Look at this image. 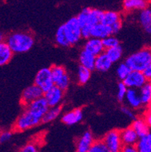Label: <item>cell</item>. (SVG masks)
<instances>
[{
	"instance_id": "41",
	"label": "cell",
	"mask_w": 151,
	"mask_h": 152,
	"mask_svg": "<svg viewBox=\"0 0 151 152\" xmlns=\"http://www.w3.org/2000/svg\"><path fill=\"white\" fill-rule=\"evenodd\" d=\"M144 119L145 120V121L149 124L150 126L151 125V113H150V110H148V111L146 112L145 116H144Z\"/></svg>"
},
{
	"instance_id": "14",
	"label": "cell",
	"mask_w": 151,
	"mask_h": 152,
	"mask_svg": "<svg viewBox=\"0 0 151 152\" xmlns=\"http://www.w3.org/2000/svg\"><path fill=\"white\" fill-rule=\"evenodd\" d=\"M92 133L87 131L83 133L77 143V152H87L94 142Z\"/></svg>"
},
{
	"instance_id": "2",
	"label": "cell",
	"mask_w": 151,
	"mask_h": 152,
	"mask_svg": "<svg viewBox=\"0 0 151 152\" xmlns=\"http://www.w3.org/2000/svg\"><path fill=\"white\" fill-rule=\"evenodd\" d=\"M131 70L143 71V69L151 64L150 49L145 47L131 54L125 62Z\"/></svg>"
},
{
	"instance_id": "20",
	"label": "cell",
	"mask_w": 151,
	"mask_h": 152,
	"mask_svg": "<svg viewBox=\"0 0 151 152\" xmlns=\"http://www.w3.org/2000/svg\"><path fill=\"white\" fill-rule=\"evenodd\" d=\"M112 64H113V63L111 62V60L107 56L105 52H103L96 56L95 68L94 69L100 72H107L110 69Z\"/></svg>"
},
{
	"instance_id": "3",
	"label": "cell",
	"mask_w": 151,
	"mask_h": 152,
	"mask_svg": "<svg viewBox=\"0 0 151 152\" xmlns=\"http://www.w3.org/2000/svg\"><path fill=\"white\" fill-rule=\"evenodd\" d=\"M42 116L38 113L26 107L25 110L20 114L15 124V130L17 131H24L39 125L42 122Z\"/></svg>"
},
{
	"instance_id": "25",
	"label": "cell",
	"mask_w": 151,
	"mask_h": 152,
	"mask_svg": "<svg viewBox=\"0 0 151 152\" xmlns=\"http://www.w3.org/2000/svg\"><path fill=\"white\" fill-rule=\"evenodd\" d=\"M139 21L142 27L147 33H151V10L148 7L140 10Z\"/></svg>"
},
{
	"instance_id": "12",
	"label": "cell",
	"mask_w": 151,
	"mask_h": 152,
	"mask_svg": "<svg viewBox=\"0 0 151 152\" xmlns=\"http://www.w3.org/2000/svg\"><path fill=\"white\" fill-rule=\"evenodd\" d=\"M43 94H44V92L35 83L33 85L29 86L23 91V94H22V104L23 106H26L27 104L33 102V100L43 96Z\"/></svg>"
},
{
	"instance_id": "35",
	"label": "cell",
	"mask_w": 151,
	"mask_h": 152,
	"mask_svg": "<svg viewBox=\"0 0 151 152\" xmlns=\"http://www.w3.org/2000/svg\"><path fill=\"white\" fill-rule=\"evenodd\" d=\"M127 90H128V87H126L123 82L119 83L118 87H117V99L119 101H123L124 100Z\"/></svg>"
},
{
	"instance_id": "5",
	"label": "cell",
	"mask_w": 151,
	"mask_h": 152,
	"mask_svg": "<svg viewBox=\"0 0 151 152\" xmlns=\"http://www.w3.org/2000/svg\"><path fill=\"white\" fill-rule=\"evenodd\" d=\"M63 26L69 45L74 46L77 44L82 39V35L81 27L79 24L77 17L69 19L66 23L63 24Z\"/></svg>"
},
{
	"instance_id": "28",
	"label": "cell",
	"mask_w": 151,
	"mask_h": 152,
	"mask_svg": "<svg viewBox=\"0 0 151 152\" xmlns=\"http://www.w3.org/2000/svg\"><path fill=\"white\" fill-rule=\"evenodd\" d=\"M62 108L60 106L50 107L48 110H46L45 114L42 118V122L43 123H50L53 121L61 114Z\"/></svg>"
},
{
	"instance_id": "39",
	"label": "cell",
	"mask_w": 151,
	"mask_h": 152,
	"mask_svg": "<svg viewBox=\"0 0 151 152\" xmlns=\"http://www.w3.org/2000/svg\"><path fill=\"white\" fill-rule=\"evenodd\" d=\"M120 152H137L136 145H123Z\"/></svg>"
},
{
	"instance_id": "37",
	"label": "cell",
	"mask_w": 151,
	"mask_h": 152,
	"mask_svg": "<svg viewBox=\"0 0 151 152\" xmlns=\"http://www.w3.org/2000/svg\"><path fill=\"white\" fill-rule=\"evenodd\" d=\"M121 111H122V113H123L125 115L127 116L129 118H130V119L134 120L136 118L135 114H134V113L133 112V110H131V108L127 106L122 107V108H121Z\"/></svg>"
},
{
	"instance_id": "19",
	"label": "cell",
	"mask_w": 151,
	"mask_h": 152,
	"mask_svg": "<svg viewBox=\"0 0 151 152\" xmlns=\"http://www.w3.org/2000/svg\"><path fill=\"white\" fill-rule=\"evenodd\" d=\"M120 137L123 145H135L139 137L132 127L125 128L120 131Z\"/></svg>"
},
{
	"instance_id": "29",
	"label": "cell",
	"mask_w": 151,
	"mask_h": 152,
	"mask_svg": "<svg viewBox=\"0 0 151 152\" xmlns=\"http://www.w3.org/2000/svg\"><path fill=\"white\" fill-rule=\"evenodd\" d=\"M105 53L112 63H116L120 60L123 56V48L120 45L105 50Z\"/></svg>"
},
{
	"instance_id": "36",
	"label": "cell",
	"mask_w": 151,
	"mask_h": 152,
	"mask_svg": "<svg viewBox=\"0 0 151 152\" xmlns=\"http://www.w3.org/2000/svg\"><path fill=\"white\" fill-rule=\"evenodd\" d=\"M20 152H39V150L36 145H35L33 143H30L23 147L20 150Z\"/></svg>"
},
{
	"instance_id": "43",
	"label": "cell",
	"mask_w": 151,
	"mask_h": 152,
	"mask_svg": "<svg viewBox=\"0 0 151 152\" xmlns=\"http://www.w3.org/2000/svg\"><path fill=\"white\" fill-rule=\"evenodd\" d=\"M147 2H150V0H147Z\"/></svg>"
},
{
	"instance_id": "30",
	"label": "cell",
	"mask_w": 151,
	"mask_h": 152,
	"mask_svg": "<svg viewBox=\"0 0 151 152\" xmlns=\"http://www.w3.org/2000/svg\"><path fill=\"white\" fill-rule=\"evenodd\" d=\"M55 42L60 46H63V47L70 46L69 42L67 40L66 36L64 29H63V25L60 26L58 28L57 31H56V33H55Z\"/></svg>"
},
{
	"instance_id": "38",
	"label": "cell",
	"mask_w": 151,
	"mask_h": 152,
	"mask_svg": "<svg viewBox=\"0 0 151 152\" xmlns=\"http://www.w3.org/2000/svg\"><path fill=\"white\" fill-rule=\"evenodd\" d=\"M12 137V133L10 131H2L0 132V144L5 143L6 141H9Z\"/></svg>"
},
{
	"instance_id": "13",
	"label": "cell",
	"mask_w": 151,
	"mask_h": 152,
	"mask_svg": "<svg viewBox=\"0 0 151 152\" xmlns=\"http://www.w3.org/2000/svg\"><path fill=\"white\" fill-rule=\"evenodd\" d=\"M83 50L96 56L104 52L105 49L103 47L102 39L93 38V37H90V38L87 39V40H86V43L84 45V49Z\"/></svg>"
},
{
	"instance_id": "40",
	"label": "cell",
	"mask_w": 151,
	"mask_h": 152,
	"mask_svg": "<svg viewBox=\"0 0 151 152\" xmlns=\"http://www.w3.org/2000/svg\"><path fill=\"white\" fill-rule=\"evenodd\" d=\"M142 73H143V74L145 76V77L147 78V80H150V78H151V64L150 65L147 66L146 68H144V69H143Z\"/></svg>"
},
{
	"instance_id": "32",
	"label": "cell",
	"mask_w": 151,
	"mask_h": 152,
	"mask_svg": "<svg viewBox=\"0 0 151 152\" xmlns=\"http://www.w3.org/2000/svg\"><path fill=\"white\" fill-rule=\"evenodd\" d=\"M102 42H103V47H104L105 50L112 48V47L120 45V41H119L117 37H115L114 36H113V35L108 36L106 38L103 39Z\"/></svg>"
},
{
	"instance_id": "7",
	"label": "cell",
	"mask_w": 151,
	"mask_h": 152,
	"mask_svg": "<svg viewBox=\"0 0 151 152\" xmlns=\"http://www.w3.org/2000/svg\"><path fill=\"white\" fill-rule=\"evenodd\" d=\"M101 23L109 26L113 34L118 33L122 28V17L120 14L117 12H103Z\"/></svg>"
},
{
	"instance_id": "8",
	"label": "cell",
	"mask_w": 151,
	"mask_h": 152,
	"mask_svg": "<svg viewBox=\"0 0 151 152\" xmlns=\"http://www.w3.org/2000/svg\"><path fill=\"white\" fill-rule=\"evenodd\" d=\"M35 84L38 86L43 92H46L53 87L51 69L49 67H43L37 72L35 77Z\"/></svg>"
},
{
	"instance_id": "6",
	"label": "cell",
	"mask_w": 151,
	"mask_h": 152,
	"mask_svg": "<svg viewBox=\"0 0 151 152\" xmlns=\"http://www.w3.org/2000/svg\"><path fill=\"white\" fill-rule=\"evenodd\" d=\"M50 69L54 85L63 91L67 90L70 84V78L65 68L62 66L55 65L53 66Z\"/></svg>"
},
{
	"instance_id": "16",
	"label": "cell",
	"mask_w": 151,
	"mask_h": 152,
	"mask_svg": "<svg viewBox=\"0 0 151 152\" xmlns=\"http://www.w3.org/2000/svg\"><path fill=\"white\" fill-rule=\"evenodd\" d=\"M110 35H113L110 28L102 23H97L91 27V37L103 39Z\"/></svg>"
},
{
	"instance_id": "24",
	"label": "cell",
	"mask_w": 151,
	"mask_h": 152,
	"mask_svg": "<svg viewBox=\"0 0 151 152\" xmlns=\"http://www.w3.org/2000/svg\"><path fill=\"white\" fill-rule=\"evenodd\" d=\"M13 56V52L12 51L6 41L0 42V66L8 64Z\"/></svg>"
},
{
	"instance_id": "18",
	"label": "cell",
	"mask_w": 151,
	"mask_h": 152,
	"mask_svg": "<svg viewBox=\"0 0 151 152\" xmlns=\"http://www.w3.org/2000/svg\"><path fill=\"white\" fill-rule=\"evenodd\" d=\"M25 107L29 108V110H33L36 113H38L39 114L42 115V117L46 112V110H48V108L50 107L43 96L33 100V102L29 103V104H27L26 106Z\"/></svg>"
},
{
	"instance_id": "17",
	"label": "cell",
	"mask_w": 151,
	"mask_h": 152,
	"mask_svg": "<svg viewBox=\"0 0 151 152\" xmlns=\"http://www.w3.org/2000/svg\"><path fill=\"white\" fill-rule=\"evenodd\" d=\"M83 118V114L81 109H75L66 113L62 118V121L66 125H73L81 121Z\"/></svg>"
},
{
	"instance_id": "42",
	"label": "cell",
	"mask_w": 151,
	"mask_h": 152,
	"mask_svg": "<svg viewBox=\"0 0 151 152\" xmlns=\"http://www.w3.org/2000/svg\"><path fill=\"white\" fill-rule=\"evenodd\" d=\"M4 39H5V37H4V34L2 31L0 30V42L2 41H4Z\"/></svg>"
},
{
	"instance_id": "34",
	"label": "cell",
	"mask_w": 151,
	"mask_h": 152,
	"mask_svg": "<svg viewBox=\"0 0 151 152\" xmlns=\"http://www.w3.org/2000/svg\"><path fill=\"white\" fill-rule=\"evenodd\" d=\"M87 152H110L108 148H107L106 145H104V143L103 141H94L93 144L92 145L90 150Z\"/></svg>"
},
{
	"instance_id": "22",
	"label": "cell",
	"mask_w": 151,
	"mask_h": 152,
	"mask_svg": "<svg viewBox=\"0 0 151 152\" xmlns=\"http://www.w3.org/2000/svg\"><path fill=\"white\" fill-rule=\"evenodd\" d=\"M131 127L135 131L139 137L145 136L150 133V126L145 121L144 118L134 119Z\"/></svg>"
},
{
	"instance_id": "23",
	"label": "cell",
	"mask_w": 151,
	"mask_h": 152,
	"mask_svg": "<svg viewBox=\"0 0 151 152\" xmlns=\"http://www.w3.org/2000/svg\"><path fill=\"white\" fill-rule=\"evenodd\" d=\"M79 60H80V66H82L90 69L91 71L95 68L96 56L86 51L85 50H82L80 53Z\"/></svg>"
},
{
	"instance_id": "15",
	"label": "cell",
	"mask_w": 151,
	"mask_h": 152,
	"mask_svg": "<svg viewBox=\"0 0 151 152\" xmlns=\"http://www.w3.org/2000/svg\"><path fill=\"white\" fill-rule=\"evenodd\" d=\"M124 100H126V104L132 109H139L143 106L140 100L139 91L136 89L128 88Z\"/></svg>"
},
{
	"instance_id": "11",
	"label": "cell",
	"mask_w": 151,
	"mask_h": 152,
	"mask_svg": "<svg viewBox=\"0 0 151 152\" xmlns=\"http://www.w3.org/2000/svg\"><path fill=\"white\" fill-rule=\"evenodd\" d=\"M64 96V91L54 85L49 89L43 94V97L46 100L49 107L59 106Z\"/></svg>"
},
{
	"instance_id": "26",
	"label": "cell",
	"mask_w": 151,
	"mask_h": 152,
	"mask_svg": "<svg viewBox=\"0 0 151 152\" xmlns=\"http://www.w3.org/2000/svg\"><path fill=\"white\" fill-rule=\"evenodd\" d=\"M140 100L143 106L147 107L151 102V83L147 82L139 89Z\"/></svg>"
},
{
	"instance_id": "1",
	"label": "cell",
	"mask_w": 151,
	"mask_h": 152,
	"mask_svg": "<svg viewBox=\"0 0 151 152\" xmlns=\"http://www.w3.org/2000/svg\"><path fill=\"white\" fill-rule=\"evenodd\" d=\"M6 42L13 53H23L32 49L35 39L31 33L27 32H15L8 36Z\"/></svg>"
},
{
	"instance_id": "21",
	"label": "cell",
	"mask_w": 151,
	"mask_h": 152,
	"mask_svg": "<svg viewBox=\"0 0 151 152\" xmlns=\"http://www.w3.org/2000/svg\"><path fill=\"white\" fill-rule=\"evenodd\" d=\"M149 2L147 0H124L123 7L126 12H132L136 10H142L148 7Z\"/></svg>"
},
{
	"instance_id": "31",
	"label": "cell",
	"mask_w": 151,
	"mask_h": 152,
	"mask_svg": "<svg viewBox=\"0 0 151 152\" xmlns=\"http://www.w3.org/2000/svg\"><path fill=\"white\" fill-rule=\"evenodd\" d=\"M90 77H91V70L82 66H80L78 68V73H77L79 83L80 84H85L90 80Z\"/></svg>"
},
{
	"instance_id": "9",
	"label": "cell",
	"mask_w": 151,
	"mask_h": 152,
	"mask_svg": "<svg viewBox=\"0 0 151 152\" xmlns=\"http://www.w3.org/2000/svg\"><path fill=\"white\" fill-rule=\"evenodd\" d=\"M110 152H120L123 147L120 137V131L113 130L109 131L102 140Z\"/></svg>"
},
{
	"instance_id": "27",
	"label": "cell",
	"mask_w": 151,
	"mask_h": 152,
	"mask_svg": "<svg viewBox=\"0 0 151 152\" xmlns=\"http://www.w3.org/2000/svg\"><path fill=\"white\" fill-rule=\"evenodd\" d=\"M137 152H151V134H147L145 136L139 137L136 145Z\"/></svg>"
},
{
	"instance_id": "10",
	"label": "cell",
	"mask_w": 151,
	"mask_h": 152,
	"mask_svg": "<svg viewBox=\"0 0 151 152\" xmlns=\"http://www.w3.org/2000/svg\"><path fill=\"white\" fill-rule=\"evenodd\" d=\"M123 82L128 88L139 90L146 83H147L148 80L141 71L131 70L128 76L123 80Z\"/></svg>"
},
{
	"instance_id": "33",
	"label": "cell",
	"mask_w": 151,
	"mask_h": 152,
	"mask_svg": "<svg viewBox=\"0 0 151 152\" xmlns=\"http://www.w3.org/2000/svg\"><path fill=\"white\" fill-rule=\"evenodd\" d=\"M130 71H131V69L129 67L128 65H127L126 63H122V64H120L118 66H117V77L123 81L127 76H128V74L130 73Z\"/></svg>"
},
{
	"instance_id": "4",
	"label": "cell",
	"mask_w": 151,
	"mask_h": 152,
	"mask_svg": "<svg viewBox=\"0 0 151 152\" xmlns=\"http://www.w3.org/2000/svg\"><path fill=\"white\" fill-rule=\"evenodd\" d=\"M103 11L97 9L85 8L77 15V20L80 27H92L97 23H101Z\"/></svg>"
}]
</instances>
